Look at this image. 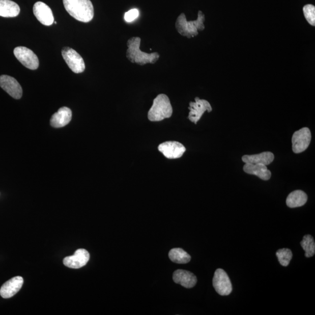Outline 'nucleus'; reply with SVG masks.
I'll list each match as a JSON object with an SVG mask.
<instances>
[{
    "mask_svg": "<svg viewBox=\"0 0 315 315\" xmlns=\"http://www.w3.org/2000/svg\"><path fill=\"white\" fill-rule=\"evenodd\" d=\"M54 23L55 24H56V23H57V22H55V21H54Z\"/></svg>",
    "mask_w": 315,
    "mask_h": 315,
    "instance_id": "nucleus-26",
    "label": "nucleus"
},
{
    "mask_svg": "<svg viewBox=\"0 0 315 315\" xmlns=\"http://www.w3.org/2000/svg\"><path fill=\"white\" fill-rule=\"evenodd\" d=\"M276 256L280 264L282 266H289L293 258V253L289 249L284 248L277 250Z\"/></svg>",
    "mask_w": 315,
    "mask_h": 315,
    "instance_id": "nucleus-23",
    "label": "nucleus"
},
{
    "mask_svg": "<svg viewBox=\"0 0 315 315\" xmlns=\"http://www.w3.org/2000/svg\"><path fill=\"white\" fill-rule=\"evenodd\" d=\"M90 258V253L87 250L79 249L73 256L65 257L63 263L67 268L77 269L86 265Z\"/></svg>",
    "mask_w": 315,
    "mask_h": 315,
    "instance_id": "nucleus-12",
    "label": "nucleus"
},
{
    "mask_svg": "<svg viewBox=\"0 0 315 315\" xmlns=\"http://www.w3.org/2000/svg\"><path fill=\"white\" fill-rule=\"evenodd\" d=\"M34 14L38 21L44 25L50 26L54 22L52 11L43 2H38L35 4Z\"/></svg>",
    "mask_w": 315,
    "mask_h": 315,
    "instance_id": "nucleus-13",
    "label": "nucleus"
},
{
    "mask_svg": "<svg viewBox=\"0 0 315 315\" xmlns=\"http://www.w3.org/2000/svg\"><path fill=\"white\" fill-rule=\"evenodd\" d=\"M244 170L246 174L256 175L263 181H268L272 177L271 171L268 169L266 165L263 164L247 163L244 166Z\"/></svg>",
    "mask_w": 315,
    "mask_h": 315,
    "instance_id": "nucleus-17",
    "label": "nucleus"
},
{
    "mask_svg": "<svg viewBox=\"0 0 315 315\" xmlns=\"http://www.w3.org/2000/svg\"><path fill=\"white\" fill-rule=\"evenodd\" d=\"M243 162L245 163H253V164L270 165L274 159V155L271 152H263L255 155H245L242 158Z\"/></svg>",
    "mask_w": 315,
    "mask_h": 315,
    "instance_id": "nucleus-18",
    "label": "nucleus"
},
{
    "mask_svg": "<svg viewBox=\"0 0 315 315\" xmlns=\"http://www.w3.org/2000/svg\"><path fill=\"white\" fill-rule=\"evenodd\" d=\"M158 150L168 159H177L182 157L186 148L182 144L177 141H166L158 146Z\"/></svg>",
    "mask_w": 315,
    "mask_h": 315,
    "instance_id": "nucleus-10",
    "label": "nucleus"
},
{
    "mask_svg": "<svg viewBox=\"0 0 315 315\" xmlns=\"http://www.w3.org/2000/svg\"><path fill=\"white\" fill-rule=\"evenodd\" d=\"M300 244L302 249L305 252V257H310L314 256L315 253V244L314 239L311 235H305Z\"/></svg>",
    "mask_w": 315,
    "mask_h": 315,
    "instance_id": "nucleus-22",
    "label": "nucleus"
},
{
    "mask_svg": "<svg viewBox=\"0 0 315 315\" xmlns=\"http://www.w3.org/2000/svg\"><path fill=\"white\" fill-rule=\"evenodd\" d=\"M20 8L17 3L11 0H0V16L6 18L17 17Z\"/></svg>",
    "mask_w": 315,
    "mask_h": 315,
    "instance_id": "nucleus-19",
    "label": "nucleus"
},
{
    "mask_svg": "<svg viewBox=\"0 0 315 315\" xmlns=\"http://www.w3.org/2000/svg\"><path fill=\"white\" fill-rule=\"evenodd\" d=\"M311 141V132L307 127H304L295 132L293 135V151L294 153L304 152L309 147Z\"/></svg>",
    "mask_w": 315,
    "mask_h": 315,
    "instance_id": "nucleus-8",
    "label": "nucleus"
},
{
    "mask_svg": "<svg viewBox=\"0 0 315 315\" xmlns=\"http://www.w3.org/2000/svg\"><path fill=\"white\" fill-rule=\"evenodd\" d=\"M189 109V119L191 122L197 124L206 111L208 112L212 111V107L208 101L196 97L194 102H190Z\"/></svg>",
    "mask_w": 315,
    "mask_h": 315,
    "instance_id": "nucleus-9",
    "label": "nucleus"
},
{
    "mask_svg": "<svg viewBox=\"0 0 315 315\" xmlns=\"http://www.w3.org/2000/svg\"><path fill=\"white\" fill-rule=\"evenodd\" d=\"M205 15L201 11H198L197 20L192 21H187L185 14L182 13L177 18L175 27L179 34L190 39L196 37L198 31L205 29Z\"/></svg>",
    "mask_w": 315,
    "mask_h": 315,
    "instance_id": "nucleus-3",
    "label": "nucleus"
},
{
    "mask_svg": "<svg viewBox=\"0 0 315 315\" xmlns=\"http://www.w3.org/2000/svg\"><path fill=\"white\" fill-rule=\"evenodd\" d=\"M14 54L20 63L31 70H37L39 65V59L31 49L27 47L19 46L14 50Z\"/></svg>",
    "mask_w": 315,
    "mask_h": 315,
    "instance_id": "nucleus-7",
    "label": "nucleus"
},
{
    "mask_svg": "<svg viewBox=\"0 0 315 315\" xmlns=\"http://www.w3.org/2000/svg\"><path fill=\"white\" fill-rule=\"evenodd\" d=\"M307 201L308 196L304 191L295 190L287 197L286 204L290 208H296L305 205Z\"/></svg>",
    "mask_w": 315,
    "mask_h": 315,
    "instance_id": "nucleus-20",
    "label": "nucleus"
},
{
    "mask_svg": "<svg viewBox=\"0 0 315 315\" xmlns=\"http://www.w3.org/2000/svg\"><path fill=\"white\" fill-rule=\"evenodd\" d=\"M305 18L310 25H315V7L312 5H307L303 7Z\"/></svg>",
    "mask_w": 315,
    "mask_h": 315,
    "instance_id": "nucleus-24",
    "label": "nucleus"
},
{
    "mask_svg": "<svg viewBox=\"0 0 315 315\" xmlns=\"http://www.w3.org/2000/svg\"><path fill=\"white\" fill-rule=\"evenodd\" d=\"M173 113V106L168 97L165 94H159L154 99L149 111L148 118L151 122H160L172 117Z\"/></svg>",
    "mask_w": 315,
    "mask_h": 315,
    "instance_id": "nucleus-4",
    "label": "nucleus"
},
{
    "mask_svg": "<svg viewBox=\"0 0 315 315\" xmlns=\"http://www.w3.org/2000/svg\"><path fill=\"white\" fill-rule=\"evenodd\" d=\"M0 87L14 99H19L22 97V87L13 77L6 75H1Z\"/></svg>",
    "mask_w": 315,
    "mask_h": 315,
    "instance_id": "nucleus-11",
    "label": "nucleus"
},
{
    "mask_svg": "<svg viewBox=\"0 0 315 315\" xmlns=\"http://www.w3.org/2000/svg\"><path fill=\"white\" fill-rule=\"evenodd\" d=\"M170 261L178 264H186L191 260L190 254L181 248L171 249L169 253Z\"/></svg>",
    "mask_w": 315,
    "mask_h": 315,
    "instance_id": "nucleus-21",
    "label": "nucleus"
},
{
    "mask_svg": "<svg viewBox=\"0 0 315 315\" xmlns=\"http://www.w3.org/2000/svg\"><path fill=\"white\" fill-rule=\"evenodd\" d=\"M72 111L69 107H63L55 113L50 120V125L54 128H61L70 122Z\"/></svg>",
    "mask_w": 315,
    "mask_h": 315,
    "instance_id": "nucleus-16",
    "label": "nucleus"
},
{
    "mask_svg": "<svg viewBox=\"0 0 315 315\" xmlns=\"http://www.w3.org/2000/svg\"><path fill=\"white\" fill-rule=\"evenodd\" d=\"M213 284L215 291L220 296H228L233 292L232 283L228 274L223 269H218L215 271Z\"/></svg>",
    "mask_w": 315,
    "mask_h": 315,
    "instance_id": "nucleus-6",
    "label": "nucleus"
},
{
    "mask_svg": "<svg viewBox=\"0 0 315 315\" xmlns=\"http://www.w3.org/2000/svg\"><path fill=\"white\" fill-rule=\"evenodd\" d=\"M141 38L132 37L127 42L126 57L131 63L144 66L147 64H155L160 57L158 53H147L140 49Z\"/></svg>",
    "mask_w": 315,
    "mask_h": 315,
    "instance_id": "nucleus-1",
    "label": "nucleus"
},
{
    "mask_svg": "<svg viewBox=\"0 0 315 315\" xmlns=\"http://www.w3.org/2000/svg\"><path fill=\"white\" fill-rule=\"evenodd\" d=\"M62 54L67 65L74 73H81L84 71L85 62L76 51L69 47H65L62 49Z\"/></svg>",
    "mask_w": 315,
    "mask_h": 315,
    "instance_id": "nucleus-5",
    "label": "nucleus"
},
{
    "mask_svg": "<svg viewBox=\"0 0 315 315\" xmlns=\"http://www.w3.org/2000/svg\"><path fill=\"white\" fill-rule=\"evenodd\" d=\"M65 9L77 21L89 22L93 20L94 9L90 0H63Z\"/></svg>",
    "mask_w": 315,
    "mask_h": 315,
    "instance_id": "nucleus-2",
    "label": "nucleus"
},
{
    "mask_svg": "<svg viewBox=\"0 0 315 315\" xmlns=\"http://www.w3.org/2000/svg\"><path fill=\"white\" fill-rule=\"evenodd\" d=\"M23 279L17 276L10 279L4 284L0 289V296L3 298L7 299L15 296L22 288Z\"/></svg>",
    "mask_w": 315,
    "mask_h": 315,
    "instance_id": "nucleus-14",
    "label": "nucleus"
},
{
    "mask_svg": "<svg viewBox=\"0 0 315 315\" xmlns=\"http://www.w3.org/2000/svg\"><path fill=\"white\" fill-rule=\"evenodd\" d=\"M173 280L177 284L186 289L193 288L196 284L197 277L194 274L184 270H177L173 274Z\"/></svg>",
    "mask_w": 315,
    "mask_h": 315,
    "instance_id": "nucleus-15",
    "label": "nucleus"
},
{
    "mask_svg": "<svg viewBox=\"0 0 315 315\" xmlns=\"http://www.w3.org/2000/svg\"><path fill=\"white\" fill-rule=\"evenodd\" d=\"M139 15V11L137 9H132L125 14V19L127 22H131L137 19Z\"/></svg>",
    "mask_w": 315,
    "mask_h": 315,
    "instance_id": "nucleus-25",
    "label": "nucleus"
}]
</instances>
